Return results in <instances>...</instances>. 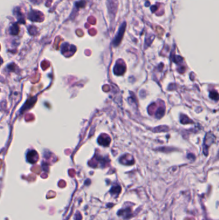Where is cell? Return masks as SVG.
Masks as SVG:
<instances>
[{
	"label": "cell",
	"instance_id": "6da1fadb",
	"mask_svg": "<svg viewBox=\"0 0 219 220\" xmlns=\"http://www.w3.org/2000/svg\"><path fill=\"white\" fill-rule=\"evenodd\" d=\"M126 23H123L121 26H120V28L118 30V32L116 34L115 39L114 40V44L115 46H118L121 42V39H122V37L123 36V34L125 32V30H126Z\"/></svg>",
	"mask_w": 219,
	"mask_h": 220
},
{
	"label": "cell",
	"instance_id": "7a4b0ae2",
	"mask_svg": "<svg viewBox=\"0 0 219 220\" xmlns=\"http://www.w3.org/2000/svg\"><path fill=\"white\" fill-rule=\"evenodd\" d=\"M29 18L33 21H42L43 19V14L39 11H31L29 15Z\"/></svg>",
	"mask_w": 219,
	"mask_h": 220
},
{
	"label": "cell",
	"instance_id": "3957f363",
	"mask_svg": "<svg viewBox=\"0 0 219 220\" xmlns=\"http://www.w3.org/2000/svg\"><path fill=\"white\" fill-rule=\"evenodd\" d=\"M110 141H111V139L108 136V135H104V134L100 135L98 138V143L100 144V145L103 146L105 147L109 145Z\"/></svg>",
	"mask_w": 219,
	"mask_h": 220
},
{
	"label": "cell",
	"instance_id": "277c9868",
	"mask_svg": "<svg viewBox=\"0 0 219 220\" xmlns=\"http://www.w3.org/2000/svg\"><path fill=\"white\" fill-rule=\"evenodd\" d=\"M114 71L116 75H122L126 71V65L123 63L122 64L118 63L114 67Z\"/></svg>",
	"mask_w": 219,
	"mask_h": 220
},
{
	"label": "cell",
	"instance_id": "5b68a950",
	"mask_svg": "<svg viewBox=\"0 0 219 220\" xmlns=\"http://www.w3.org/2000/svg\"><path fill=\"white\" fill-rule=\"evenodd\" d=\"M28 160L31 163H35L38 160L37 154L34 151L29 153V155H28Z\"/></svg>",
	"mask_w": 219,
	"mask_h": 220
},
{
	"label": "cell",
	"instance_id": "8992f818",
	"mask_svg": "<svg viewBox=\"0 0 219 220\" xmlns=\"http://www.w3.org/2000/svg\"><path fill=\"white\" fill-rule=\"evenodd\" d=\"M210 97L211 98V99H214V100H218V94H217V92H216V91H212V92H211L210 93Z\"/></svg>",
	"mask_w": 219,
	"mask_h": 220
},
{
	"label": "cell",
	"instance_id": "52a82bcc",
	"mask_svg": "<svg viewBox=\"0 0 219 220\" xmlns=\"http://www.w3.org/2000/svg\"><path fill=\"white\" fill-rule=\"evenodd\" d=\"M164 113H165V109L164 108H160L159 109V110L158 111V113H157V116H158L159 118L161 117V116L164 115Z\"/></svg>",
	"mask_w": 219,
	"mask_h": 220
},
{
	"label": "cell",
	"instance_id": "ba28073f",
	"mask_svg": "<svg viewBox=\"0 0 219 220\" xmlns=\"http://www.w3.org/2000/svg\"><path fill=\"white\" fill-rule=\"evenodd\" d=\"M12 34H17L19 32V28L17 25H14L12 27Z\"/></svg>",
	"mask_w": 219,
	"mask_h": 220
},
{
	"label": "cell",
	"instance_id": "9c48e42d",
	"mask_svg": "<svg viewBox=\"0 0 219 220\" xmlns=\"http://www.w3.org/2000/svg\"><path fill=\"white\" fill-rule=\"evenodd\" d=\"M30 1L34 3H39L41 2V0H30Z\"/></svg>",
	"mask_w": 219,
	"mask_h": 220
},
{
	"label": "cell",
	"instance_id": "30bf717a",
	"mask_svg": "<svg viewBox=\"0 0 219 220\" xmlns=\"http://www.w3.org/2000/svg\"><path fill=\"white\" fill-rule=\"evenodd\" d=\"M1 63H2V60H1V58H0V65L1 64Z\"/></svg>",
	"mask_w": 219,
	"mask_h": 220
},
{
	"label": "cell",
	"instance_id": "8fae6325",
	"mask_svg": "<svg viewBox=\"0 0 219 220\" xmlns=\"http://www.w3.org/2000/svg\"><path fill=\"white\" fill-rule=\"evenodd\" d=\"M49 1H50V2H51V0H49Z\"/></svg>",
	"mask_w": 219,
	"mask_h": 220
}]
</instances>
